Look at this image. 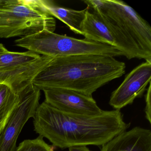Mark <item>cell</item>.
<instances>
[{"label": "cell", "mask_w": 151, "mask_h": 151, "mask_svg": "<svg viewBox=\"0 0 151 151\" xmlns=\"http://www.w3.org/2000/svg\"><path fill=\"white\" fill-rule=\"evenodd\" d=\"M34 130L61 149L79 146H102L129 129L120 110H103L87 116L60 111L45 101L33 117Z\"/></svg>", "instance_id": "cell-1"}, {"label": "cell", "mask_w": 151, "mask_h": 151, "mask_svg": "<svg viewBox=\"0 0 151 151\" xmlns=\"http://www.w3.org/2000/svg\"><path fill=\"white\" fill-rule=\"evenodd\" d=\"M126 65L115 57L101 55L52 57L32 83L40 91L59 88L87 96L125 73Z\"/></svg>", "instance_id": "cell-2"}, {"label": "cell", "mask_w": 151, "mask_h": 151, "mask_svg": "<svg viewBox=\"0 0 151 151\" xmlns=\"http://www.w3.org/2000/svg\"><path fill=\"white\" fill-rule=\"evenodd\" d=\"M83 1L109 29L124 56L151 61V26L132 7L121 0Z\"/></svg>", "instance_id": "cell-3"}, {"label": "cell", "mask_w": 151, "mask_h": 151, "mask_svg": "<svg viewBox=\"0 0 151 151\" xmlns=\"http://www.w3.org/2000/svg\"><path fill=\"white\" fill-rule=\"evenodd\" d=\"M55 19L40 0H0V38L26 37L43 30L54 32Z\"/></svg>", "instance_id": "cell-4"}, {"label": "cell", "mask_w": 151, "mask_h": 151, "mask_svg": "<svg viewBox=\"0 0 151 151\" xmlns=\"http://www.w3.org/2000/svg\"><path fill=\"white\" fill-rule=\"evenodd\" d=\"M15 45L40 55L63 57L82 55H101L116 57L123 53L114 47L89 40L78 39L43 30L15 41Z\"/></svg>", "instance_id": "cell-5"}, {"label": "cell", "mask_w": 151, "mask_h": 151, "mask_svg": "<svg viewBox=\"0 0 151 151\" xmlns=\"http://www.w3.org/2000/svg\"><path fill=\"white\" fill-rule=\"evenodd\" d=\"M20 99L0 135V151H15L17 141L28 120L33 118L39 105L40 90L32 83L19 92Z\"/></svg>", "instance_id": "cell-6"}, {"label": "cell", "mask_w": 151, "mask_h": 151, "mask_svg": "<svg viewBox=\"0 0 151 151\" xmlns=\"http://www.w3.org/2000/svg\"><path fill=\"white\" fill-rule=\"evenodd\" d=\"M151 61H146L133 69L125 76L117 89L112 92L109 104L120 110L140 98L151 83Z\"/></svg>", "instance_id": "cell-7"}, {"label": "cell", "mask_w": 151, "mask_h": 151, "mask_svg": "<svg viewBox=\"0 0 151 151\" xmlns=\"http://www.w3.org/2000/svg\"><path fill=\"white\" fill-rule=\"evenodd\" d=\"M42 91L45 101L60 111L87 116L99 115L103 112L92 96L63 88H45Z\"/></svg>", "instance_id": "cell-8"}, {"label": "cell", "mask_w": 151, "mask_h": 151, "mask_svg": "<svg viewBox=\"0 0 151 151\" xmlns=\"http://www.w3.org/2000/svg\"><path fill=\"white\" fill-rule=\"evenodd\" d=\"M101 151H151V131L135 127L102 146Z\"/></svg>", "instance_id": "cell-9"}, {"label": "cell", "mask_w": 151, "mask_h": 151, "mask_svg": "<svg viewBox=\"0 0 151 151\" xmlns=\"http://www.w3.org/2000/svg\"><path fill=\"white\" fill-rule=\"evenodd\" d=\"M52 57L43 56L29 65L0 70V84L10 86L17 92L32 83L36 76L45 67Z\"/></svg>", "instance_id": "cell-10"}, {"label": "cell", "mask_w": 151, "mask_h": 151, "mask_svg": "<svg viewBox=\"0 0 151 151\" xmlns=\"http://www.w3.org/2000/svg\"><path fill=\"white\" fill-rule=\"evenodd\" d=\"M82 35L85 38L106 44L117 48L116 41L109 29L93 12L86 11L82 26Z\"/></svg>", "instance_id": "cell-11"}, {"label": "cell", "mask_w": 151, "mask_h": 151, "mask_svg": "<svg viewBox=\"0 0 151 151\" xmlns=\"http://www.w3.org/2000/svg\"><path fill=\"white\" fill-rule=\"evenodd\" d=\"M40 1L50 15L65 23L74 33L82 35V24L89 7L83 10H76L59 6L51 1Z\"/></svg>", "instance_id": "cell-12"}, {"label": "cell", "mask_w": 151, "mask_h": 151, "mask_svg": "<svg viewBox=\"0 0 151 151\" xmlns=\"http://www.w3.org/2000/svg\"><path fill=\"white\" fill-rule=\"evenodd\" d=\"M19 99V92L7 85L0 84V135L17 106Z\"/></svg>", "instance_id": "cell-13"}, {"label": "cell", "mask_w": 151, "mask_h": 151, "mask_svg": "<svg viewBox=\"0 0 151 151\" xmlns=\"http://www.w3.org/2000/svg\"><path fill=\"white\" fill-rule=\"evenodd\" d=\"M41 56L31 51L17 52L8 51L0 54V70L14 68L29 65L39 60Z\"/></svg>", "instance_id": "cell-14"}, {"label": "cell", "mask_w": 151, "mask_h": 151, "mask_svg": "<svg viewBox=\"0 0 151 151\" xmlns=\"http://www.w3.org/2000/svg\"><path fill=\"white\" fill-rule=\"evenodd\" d=\"M52 145L47 144L42 136L33 139H25L19 144L15 151H50Z\"/></svg>", "instance_id": "cell-15"}, {"label": "cell", "mask_w": 151, "mask_h": 151, "mask_svg": "<svg viewBox=\"0 0 151 151\" xmlns=\"http://www.w3.org/2000/svg\"><path fill=\"white\" fill-rule=\"evenodd\" d=\"M146 106L145 109V117L149 123H151V84L148 85L145 95Z\"/></svg>", "instance_id": "cell-16"}, {"label": "cell", "mask_w": 151, "mask_h": 151, "mask_svg": "<svg viewBox=\"0 0 151 151\" xmlns=\"http://www.w3.org/2000/svg\"><path fill=\"white\" fill-rule=\"evenodd\" d=\"M69 151H91L86 146L72 147L69 148Z\"/></svg>", "instance_id": "cell-17"}, {"label": "cell", "mask_w": 151, "mask_h": 151, "mask_svg": "<svg viewBox=\"0 0 151 151\" xmlns=\"http://www.w3.org/2000/svg\"><path fill=\"white\" fill-rule=\"evenodd\" d=\"M8 51V50L5 47V46L2 44H0V54L6 52Z\"/></svg>", "instance_id": "cell-18"}, {"label": "cell", "mask_w": 151, "mask_h": 151, "mask_svg": "<svg viewBox=\"0 0 151 151\" xmlns=\"http://www.w3.org/2000/svg\"><path fill=\"white\" fill-rule=\"evenodd\" d=\"M55 148H56V147L52 145V147H51V150H50V151H55L54 150Z\"/></svg>", "instance_id": "cell-19"}]
</instances>
